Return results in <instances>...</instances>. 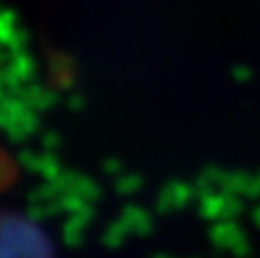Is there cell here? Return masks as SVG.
I'll use <instances>...</instances> for the list:
<instances>
[{
  "label": "cell",
  "mask_w": 260,
  "mask_h": 258,
  "mask_svg": "<svg viewBox=\"0 0 260 258\" xmlns=\"http://www.w3.org/2000/svg\"><path fill=\"white\" fill-rule=\"evenodd\" d=\"M3 258H55L46 233L25 215L5 213Z\"/></svg>",
  "instance_id": "1"
}]
</instances>
